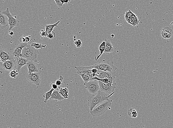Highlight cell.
<instances>
[{
	"mask_svg": "<svg viewBox=\"0 0 173 128\" xmlns=\"http://www.w3.org/2000/svg\"><path fill=\"white\" fill-rule=\"evenodd\" d=\"M108 95L105 93L99 90L96 94L89 96L88 98V106L89 107L90 111H92L97 106L106 100H109V98L112 96L114 93Z\"/></svg>",
	"mask_w": 173,
	"mask_h": 128,
	"instance_id": "1",
	"label": "cell"
},
{
	"mask_svg": "<svg viewBox=\"0 0 173 128\" xmlns=\"http://www.w3.org/2000/svg\"><path fill=\"white\" fill-rule=\"evenodd\" d=\"M111 104V101L110 100L105 101L97 106L92 111H90V113L93 117L100 116L104 114L108 110H110Z\"/></svg>",
	"mask_w": 173,
	"mask_h": 128,
	"instance_id": "2",
	"label": "cell"
},
{
	"mask_svg": "<svg viewBox=\"0 0 173 128\" xmlns=\"http://www.w3.org/2000/svg\"><path fill=\"white\" fill-rule=\"evenodd\" d=\"M39 52L37 49L28 44L23 49L22 52V57L28 60V61H33L37 62V58Z\"/></svg>",
	"mask_w": 173,
	"mask_h": 128,
	"instance_id": "3",
	"label": "cell"
},
{
	"mask_svg": "<svg viewBox=\"0 0 173 128\" xmlns=\"http://www.w3.org/2000/svg\"><path fill=\"white\" fill-rule=\"evenodd\" d=\"M92 68H95L98 70L114 73L117 68L114 66L113 62H108L103 60L98 63L95 64L92 66Z\"/></svg>",
	"mask_w": 173,
	"mask_h": 128,
	"instance_id": "4",
	"label": "cell"
},
{
	"mask_svg": "<svg viewBox=\"0 0 173 128\" xmlns=\"http://www.w3.org/2000/svg\"><path fill=\"white\" fill-rule=\"evenodd\" d=\"M85 88L91 94H96L100 90L99 81L94 80L88 82L86 84H84Z\"/></svg>",
	"mask_w": 173,
	"mask_h": 128,
	"instance_id": "5",
	"label": "cell"
},
{
	"mask_svg": "<svg viewBox=\"0 0 173 128\" xmlns=\"http://www.w3.org/2000/svg\"><path fill=\"white\" fill-rule=\"evenodd\" d=\"M2 14L5 15L8 18V22L9 23V30H12L14 27L17 26L19 27V25L20 21L19 20L16 19L15 17H13V16L11 14L9 8H8L6 10L3 11L1 12Z\"/></svg>",
	"mask_w": 173,
	"mask_h": 128,
	"instance_id": "6",
	"label": "cell"
},
{
	"mask_svg": "<svg viewBox=\"0 0 173 128\" xmlns=\"http://www.w3.org/2000/svg\"><path fill=\"white\" fill-rule=\"evenodd\" d=\"M26 78L29 82L38 86L40 85L41 77L39 72L28 73L26 76Z\"/></svg>",
	"mask_w": 173,
	"mask_h": 128,
	"instance_id": "7",
	"label": "cell"
},
{
	"mask_svg": "<svg viewBox=\"0 0 173 128\" xmlns=\"http://www.w3.org/2000/svg\"><path fill=\"white\" fill-rule=\"evenodd\" d=\"M100 86V90L108 95H110L114 92V91L116 88V83L113 85L104 84L101 82L99 81Z\"/></svg>",
	"mask_w": 173,
	"mask_h": 128,
	"instance_id": "8",
	"label": "cell"
},
{
	"mask_svg": "<svg viewBox=\"0 0 173 128\" xmlns=\"http://www.w3.org/2000/svg\"><path fill=\"white\" fill-rule=\"evenodd\" d=\"M0 58L1 61L3 62L8 60L12 61L15 60L12 54H11L9 52L2 48L0 50Z\"/></svg>",
	"mask_w": 173,
	"mask_h": 128,
	"instance_id": "9",
	"label": "cell"
},
{
	"mask_svg": "<svg viewBox=\"0 0 173 128\" xmlns=\"http://www.w3.org/2000/svg\"><path fill=\"white\" fill-rule=\"evenodd\" d=\"M27 43H20L15 48L14 51L12 53V55L13 57L16 59L17 58L21 57L22 52L23 49L28 46Z\"/></svg>",
	"mask_w": 173,
	"mask_h": 128,
	"instance_id": "10",
	"label": "cell"
},
{
	"mask_svg": "<svg viewBox=\"0 0 173 128\" xmlns=\"http://www.w3.org/2000/svg\"><path fill=\"white\" fill-rule=\"evenodd\" d=\"M77 71V73H86L91 76L92 79L96 77V73H94L92 72V66H75V67Z\"/></svg>",
	"mask_w": 173,
	"mask_h": 128,
	"instance_id": "11",
	"label": "cell"
},
{
	"mask_svg": "<svg viewBox=\"0 0 173 128\" xmlns=\"http://www.w3.org/2000/svg\"><path fill=\"white\" fill-rule=\"evenodd\" d=\"M173 35V32L171 28L165 27L162 29L161 35L164 39H169L172 37Z\"/></svg>",
	"mask_w": 173,
	"mask_h": 128,
	"instance_id": "12",
	"label": "cell"
},
{
	"mask_svg": "<svg viewBox=\"0 0 173 128\" xmlns=\"http://www.w3.org/2000/svg\"><path fill=\"white\" fill-rule=\"evenodd\" d=\"M16 60H8L6 62H3L2 68L5 70L7 71H10L14 69L15 65Z\"/></svg>",
	"mask_w": 173,
	"mask_h": 128,
	"instance_id": "13",
	"label": "cell"
},
{
	"mask_svg": "<svg viewBox=\"0 0 173 128\" xmlns=\"http://www.w3.org/2000/svg\"><path fill=\"white\" fill-rule=\"evenodd\" d=\"M114 76H116V73H111V72L101 70H98L97 73H96V77L101 79L106 78Z\"/></svg>",
	"mask_w": 173,
	"mask_h": 128,
	"instance_id": "14",
	"label": "cell"
},
{
	"mask_svg": "<svg viewBox=\"0 0 173 128\" xmlns=\"http://www.w3.org/2000/svg\"><path fill=\"white\" fill-rule=\"evenodd\" d=\"M27 67L28 68V73H38L39 72L37 66L35 62L33 61H29L27 64Z\"/></svg>",
	"mask_w": 173,
	"mask_h": 128,
	"instance_id": "15",
	"label": "cell"
},
{
	"mask_svg": "<svg viewBox=\"0 0 173 128\" xmlns=\"http://www.w3.org/2000/svg\"><path fill=\"white\" fill-rule=\"evenodd\" d=\"M116 77V76H114L103 79H99L97 77H93L92 79V80H97L98 81L104 83V84H109V85H113V84L116 83L115 80H114Z\"/></svg>",
	"mask_w": 173,
	"mask_h": 128,
	"instance_id": "16",
	"label": "cell"
},
{
	"mask_svg": "<svg viewBox=\"0 0 173 128\" xmlns=\"http://www.w3.org/2000/svg\"><path fill=\"white\" fill-rule=\"evenodd\" d=\"M16 65H17V70L19 72L21 68L27 65L28 61V60L23 57H20L16 58Z\"/></svg>",
	"mask_w": 173,
	"mask_h": 128,
	"instance_id": "17",
	"label": "cell"
},
{
	"mask_svg": "<svg viewBox=\"0 0 173 128\" xmlns=\"http://www.w3.org/2000/svg\"><path fill=\"white\" fill-rule=\"evenodd\" d=\"M9 26L7 17L1 13L0 14V27L2 30Z\"/></svg>",
	"mask_w": 173,
	"mask_h": 128,
	"instance_id": "18",
	"label": "cell"
},
{
	"mask_svg": "<svg viewBox=\"0 0 173 128\" xmlns=\"http://www.w3.org/2000/svg\"><path fill=\"white\" fill-rule=\"evenodd\" d=\"M104 41L106 42V45L104 53L105 54L111 53L114 51L112 44L110 40L106 39H105Z\"/></svg>",
	"mask_w": 173,
	"mask_h": 128,
	"instance_id": "19",
	"label": "cell"
},
{
	"mask_svg": "<svg viewBox=\"0 0 173 128\" xmlns=\"http://www.w3.org/2000/svg\"><path fill=\"white\" fill-rule=\"evenodd\" d=\"M64 99V98L61 95L58 89L55 90L53 91L52 95L51 98H50V100H54L56 101H62Z\"/></svg>",
	"mask_w": 173,
	"mask_h": 128,
	"instance_id": "20",
	"label": "cell"
},
{
	"mask_svg": "<svg viewBox=\"0 0 173 128\" xmlns=\"http://www.w3.org/2000/svg\"><path fill=\"white\" fill-rule=\"evenodd\" d=\"M78 74L80 75L82 78L84 82V85L88 82L92 81V78L90 75L86 73H77Z\"/></svg>",
	"mask_w": 173,
	"mask_h": 128,
	"instance_id": "21",
	"label": "cell"
},
{
	"mask_svg": "<svg viewBox=\"0 0 173 128\" xmlns=\"http://www.w3.org/2000/svg\"><path fill=\"white\" fill-rule=\"evenodd\" d=\"M106 42L103 41L100 44L99 47V50L100 52V54L98 55H96L95 57V61H97L99 60V58H100L102 54L104 53L105 51V48Z\"/></svg>",
	"mask_w": 173,
	"mask_h": 128,
	"instance_id": "22",
	"label": "cell"
},
{
	"mask_svg": "<svg viewBox=\"0 0 173 128\" xmlns=\"http://www.w3.org/2000/svg\"><path fill=\"white\" fill-rule=\"evenodd\" d=\"M60 23V21H58L55 24L50 25H46L45 26L46 31L48 35L51 33L53 31V29L55 27H58V24Z\"/></svg>",
	"mask_w": 173,
	"mask_h": 128,
	"instance_id": "23",
	"label": "cell"
},
{
	"mask_svg": "<svg viewBox=\"0 0 173 128\" xmlns=\"http://www.w3.org/2000/svg\"><path fill=\"white\" fill-rule=\"evenodd\" d=\"M54 89H51L50 90L48 91V92L45 93L43 95V98L45 99L44 101V102L45 103H47L48 100L50 99V98H51L52 95L53 91H54Z\"/></svg>",
	"mask_w": 173,
	"mask_h": 128,
	"instance_id": "24",
	"label": "cell"
},
{
	"mask_svg": "<svg viewBox=\"0 0 173 128\" xmlns=\"http://www.w3.org/2000/svg\"><path fill=\"white\" fill-rule=\"evenodd\" d=\"M60 94L64 98L67 99L69 97V90L66 88H61L59 91Z\"/></svg>",
	"mask_w": 173,
	"mask_h": 128,
	"instance_id": "25",
	"label": "cell"
},
{
	"mask_svg": "<svg viewBox=\"0 0 173 128\" xmlns=\"http://www.w3.org/2000/svg\"><path fill=\"white\" fill-rule=\"evenodd\" d=\"M128 115L131 118H136L137 117V113L135 109L130 108L128 110Z\"/></svg>",
	"mask_w": 173,
	"mask_h": 128,
	"instance_id": "26",
	"label": "cell"
},
{
	"mask_svg": "<svg viewBox=\"0 0 173 128\" xmlns=\"http://www.w3.org/2000/svg\"><path fill=\"white\" fill-rule=\"evenodd\" d=\"M18 71L17 69H14L10 71V73H9V75L12 78H16L17 76L18 75Z\"/></svg>",
	"mask_w": 173,
	"mask_h": 128,
	"instance_id": "27",
	"label": "cell"
},
{
	"mask_svg": "<svg viewBox=\"0 0 173 128\" xmlns=\"http://www.w3.org/2000/svg\"><path fill=\"white\" fill-rule=\"evenodd\" d=\"M133 14H134V13L130 10H129L128 11L126 12L125 13V20L131 18Z\"/></svg>",
	"mask_w": 173,
	"mask_h": 128,
	"instance_id": "28",
	"label": "cell"
},
{
	"mask_svg": "<svg viewBox=\"0 0 173 128\" xmlns=\"http://www.w3.org/2000/svg\"><path fill=\"white\" fill-rule=\"evenodd\" d=\"M131 18L133 20L136 26L139 23V21L137 16H136L135 14H134V13L133 14V15L132 16Z\"/></svg>",
	"mask_w": 173,
	"mask_h": 128,
	"instance_id": "29",
	"label": "cell"
},
{
	"mask_svg": "<svg viewBox=\"0 0 173 128\" xmlns=\"http://www.w3.org/2000/svg\"><path fill=\"white\" fill-rule=\"evenodd\" d=\"M63 77L62 76H60V78L55 81V84L58 86H59L62 85V82L63 81Z\"/></svg>",
	"mask_w": 173,
	"mask_h": 128,
	"instance_id": "30",
	"label": "cell"
},
{
	"mask_svg": "<svg viewBox=\"0 0 173 128\" xmlns=\"http://www.w3.org/2000/svg\"><path fill=\"white\" fill-rule=\"evenodd\" d=\"M74 44L75 45L76 47L77 48H80L81 47L82 45L81 41L80 39H78V40L75 41Z\"/></svg>",
	"mask_w": 173,
	"mask_h": 128,
	"instance_id": "31",
	"label": "cell"
},
{
	"mask_svg": "<svg viewBox=\"0 0 173 128\" xmlns=\"http://www.w3.org/2000/svg\"><path fill=\"white\" fill-rule=\"evenodd\" d=\"M55 33L54 32V31H53L51 33L49 34L48 35L47 37L49 39H52L53 38L55 37Z\"/></svg>",
	"mask_w": 173,
	"mask_h": 128,
	"instance_id": "32",
	"label": "cell"
},
{
	"mask_svg": "<svg viewBox=\"0 0 173 128\" xmlns=\"http://www.w3.org/2000/svg\"><path fill=\"white\" fill-rule=\"evenodd\" d=\"M39 34L43 37H47L48 36V34L46 32V30H42L39 33Z\"/></svg>",
	"mask_w": 173,
	"mask_h": 128,
	"instance_id": "33",
	"label": "cell"
},
{
	"mask_svg": "<svg viewBox=\"0 0 173 128\" xmlns=\"http://www.w3.org/2000/svg\"><path fill=\"white\" fill-rule=\"evenodd\" d=\"M126 20L127 22V23H129V24H131L132 25L134 26H136L135 24V23H134V22L133 21V20H132L131 18H130L128 19H127Z\"/></svg>",
	"mask_w": 173,
	"mask_h": 128,
	"instance_id": "34",
	"label": "cell"
},
{
	"mask_svg": "<svg viewBox=\"0 0 173 128\" xmlns=\"http://www.w3.org/2000/svg\"><path fill=\"white\" fill-rule=\"evenodd\" d=\"M51 86L52 88V89L55 90L58 89V86H57L55 83L54 82L51 83Z\"/></svg>",
	"mask_w": 173,
	"mask_h": 128,
	"instance_id": "35",
	"label": "cell"
},
{
	"mask_svg": "<svg viewBox=\"0 0 173 128\" xmlns=\"http://www.w3.org/2000/svg\"><path fill=\"white\" fill-rule=\"evenodd\" d=\"M55 2L57 6L59 7H61L63 6V4H62V2H61V1H56L55 0Z\"/></svg>",
	"mask_w": 173,
	"mask_h": 128,
	"instance_id": "36",
	"label": "cell"
},
{
	"mask_svg": "<svg viewBox=\"0 0 173 128\" xmlns=\"http://www.w3.org/2000/svg\"><path fill=\"white\" fill-rule=\"evenodd\" d=\"M19 41L20 43H26V39L25 37H21L20 38Z\"/></svg>",
	"mask_w": 173,
	"mask_h": 128,
	"instance_id": "37",
	"label": "cell"
},
{
	"mask_svg": "<svg viewBox=\"0 0 173 128\" xmlns=\"http://www.w3.org/2000/svg\"><path fill=\"white\" fill-rule=\"evenodd\" d=\"M26 39V43H28V42H30V36L29 37H25Z\"/></svg>",
	"mask_w": 173,
	"mask_h": 128,
	"instance_id": "38",
	"label": "cell"
},
{
	"mask_svg": "<svg viewBox=\"0 0 173 128\" xmlns=\"http://www.w3.org/2000/svg\"><path fill=\"white\" fill-rule=\"evenodd\" d=\"M98 70L97 69L95 68H92V72L94 73H97Z\"/></svg>",
	"mask_w": 173,
	"mask_h": 128,
	"instance_id": "39",
	"label": "cell"
},
{
	"mask_svg": "<svg viewBox=\"0 0 173 128\" xmlns=\"http://www.w3.org/2000/svg\"><path fill=\"white\" fill-rule=\"evenodd\" d=\"M61 2H62V4H67L69 3V1H61L60 0Z\"/></svg>",
	"mask_w": 173,
	"mask_h": 128,
	"instance_id": "40",
	"label": "cell"
},
{
	"mask_svg": "<svg viewBox=\"0 0 173 128\" xmlns=\"http://www.w3.org/2000/svg\"><path fill=\"white\" fill-rule=\"evenodd\" d=\"M9 35H10V36H13V35H14V33L12 31H9Z\"/></svg>",
	"mask_w": 173,
	"mask_h": 128,
	"instance_id": "41",
	"label": "cell"
},
{
	"mask_svg": "<svg viewBox=\"0 0 173 128\" xmlns=\"http://www.w3.org/2000/svg\"><path fill=\"white\" fill-rule=\"evenodd\" d=\"M8 128H12V127H8Z\"/></svg>",
	"mask_w": 173,
	"mask_h": 128,
	"instance_id": "42",
	"label": "cell"
}]
</instances>
